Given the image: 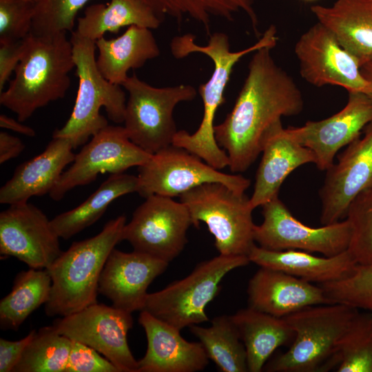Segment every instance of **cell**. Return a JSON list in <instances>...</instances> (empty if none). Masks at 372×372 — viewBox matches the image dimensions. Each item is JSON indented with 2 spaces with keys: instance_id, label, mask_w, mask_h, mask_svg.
<instances>
[{
  "instance_id": "6da1fadb",
  "label": "cell",
  "mask_w": 372,
  "mask_h": 372,
  "mask_svg": "<svg viewBox=\"0 0 372 372\" xmlns=\"http://www.w3.org/2000/svg\"><path fill=\"white\" fill-rule=\"evenodd\" d=\"M272 47L254 52L248 73L231 111L214 126L218 145L227 152L231 172H244L261 153L265 130L282 116L304 108L303 96L293 79L276 62Z\"/></svg>"
},
{
  "instance_id": "30bf717a",
  "label": "cell",
  "mask_w": 372,
  "mask_h": 372,
  "mask_svg": "<svg viewBox=\"0 0 372 372\" xmlns=\"http://www.w3.org/2000/svg\"><path fill=\"white\" fill-rule=\"evenodd\" d=\"M137 176V192L145 198L155 194L180 196L207 183H222L238 193H245L250 185L249 179L221 172L197 155L172 144L138 166Z\"/></svg>"
},
{
  "instance_id": "f35d334b",
  "label": "cell",
  "mask_w": 372,
  "mask_h": 372,
  "mask_svg": "<svg viewBox=\"0 0 372 372\" xmlns=\"http://www.w3.org/2000/svg\"><path fill=\"white\" fill-rule=\"evenodd\" d=\"M65 372H120L98 351L83 343L72 341Z\"/></svg>"
},
{
  "instance_id": "74e56055",
  "label": "cell",
  "mask_w": 372,
  "mask_h": 372,
  "mask_svg": "<svg viewBox=\"0 0 372 372\" xmlns=\"http://www.w3.org/2000/svg\"><path fill=\"white\" fill-rule=\"evenodd\" d=\"M34 1L0 0V41L24 39L32 30Z\"/></svg>"
},
{
  "instance_id": "ab89813d",
  "label": "cell",
  "mask_w": 372,
  "mask_h": 372,
  "mask_svg": "<svg viewBox=\"0 0 372 372\" xmlns=\"http://www.w3.org/2000/svg\"><path fill=\"white\" fill-rule=\"evenodd\" d=\"M24 50V39L0 41V93L19 63Z\"/></svg>"
},
{
  "instance_id": "3957f363",
  "label": "cell",
  "mask_w": 372,
  "mask_h": 372,
  "mask_svg": "<svg viewBox=\"0 0 372 372\" xmlns=\"http://www.w3.org/2000/svg\"><path fill=\"white\" fill-rule=\"evenodd\" d=\"M65 32L51 35L30 33L25 50L0 103L24 122L38 109L65 97L70 86L69 73L75 64L72 45Z\"/></svg>"
},
{
  "instance_id": "cb8c5ba5",
  "label": "cell",
  "mask_w": 372,
  "mask_h": 372,
  "mask_svg": "<svg viewBox=\"0 0 372 372\" xmlns=\"http://www.w3.org/2000/svg\"><path fill=\"white\" fill-rule=\"evenodd\" d=\"M311 10L360 67L372 61V0H336L331 6Z\"/></svg>"
},
{
  "instance_id": "1f68e13d",
  "label": "cell",
  "mask_w": 372,
  "mask_h": 372,
  "mask_svg": "<svg viewBox=\"0 0 372 372\" xmlns=\"http://www.w3.org/2000/svg\"><path fill=\"white\" fill-rule=\"evenodd\" d=\"M162 19L169 17L178 22L191 19L202 25L209 34L211 19L231 21L236 14H245L251 21L257 18L253 0H141Z\"/></svg>"
},
{
  "instance_id": "8fae6325",
  "label": "cell",
  "mask_w": 372,
  "mask_h": 372,
  "mask_svg": "<svg viewBox=\"0 0 372 372\" xmlns=\"http://www.w3.org/2000/svg\"><path fill=\"white\" fill-rule=\"evenodd\" d=\"M193 220L187 206L171 197L152 195L134 211L123 231L134 250L169 263L184 249Z\"/></svg>"
},
{
  "instance_id": "f1b7e54d",
  "label": "cell",
  "mask_w": 372,
  "mask_h": 372,
  "mask_svg": "<svg viewBox=\"0 0 372 372\" xmlns=\"http://www.w3.org/2000/svg\"><path fill=\"white\" fill-rule=\"evenodd\" d=\"M138 187V176L112 174L81 204L52 219V226L59 238L69 239L97 221L115 199L137 192Z\"/></svg>"
},
{
  "instance_id": "484cf974",
  "label": "cell",
  "mask_w": 372,
  "mask_h": 372,
  "mask_svg": "<svg viewBox=\"0 0 372 372\" xmlns=\"http://www.w3.org/2000/svg\"><path fill=\"white\" fill-rule=\"evenodd\" d=\"M151 30L132 25L116 38L107 39L103 37L96 41L99 52L96 65L107 81L122 86L130 70L140 68L160 55V48Z\"/></svg>"
},
{
  "instance_id": "d6a6232c",
  "label": "cell",
  "mask_w": 372,
  "mask_h": 372,
  "mask_svg": "<svg viewBox=\"0 0 372 372\" xmlns=\"http://www.w3.org/2000/svg\"><path fill=\"white\" fill-rule=\"evenodd\" d=\"M72 340L52 325L37 331L12 372H65Z\"/></svg>"
},
{
  "instance_id": "8d00e7d4",
  "label": "cell",
  "mask_w": 372,
  "mask_h": 372,
  "mask_svg": "<svg viewBox=\"0 0 372 372\" xmlns=\"http://www.w3.org/2000/svg\"><path fill=\"white\" fill-rule=\"evenodd\" d=\"M90 0H37L31 33L51 35L73 32L79 11Z\"/></svg>"
},
{
  "instance_id": "5bb4252c",
  "label": "cell",
  "mask_w": 372,
  "mask_h": 372,
  "mask_svg": "<svg viewBox=\"0 0 372 372\" xmlns=\"http://www.w3.org/2000/svg\"><path fill=\"white\" fill-rule=\"evenodd\" d=\"M151 155L131 141L124 126L108 125L75 154L49 195L59 201L74 187L94 181L99 174L123 173L143 165Z\"/></svg>"
},
{
  "instance_id": "4dcf8cb0",
  "label": "cell",
  "mask_w": 372,
  "mask_h": 372,
  "mask_svg": "<svg viewBox=\"0 0 372 372\" xmlns=\"http://www.w3.org/2000/svg\"><path fill=\"white\" fill-rule=\"evenodd\" d=\"M189 330L219 371H248L246 349L231 316L215 317L211 320V326L194 324L189 327Z\"/></svg>"
},
{
  "instance_id": "603a6c76",
  "label": "cell",
  "mask_w": 372,
  "mask_h": 372,
  "mask_svg": "<svg viewBox=\"0 0 372 372\" xmlns=\"http://www.w3.org/2000/svg\"><path fill=\"white\" fill-rule=\"evenodd\" d=\"M73 149L68 140L52 138L44 151L17 167L0 189V203H23L33 196L50 194L65 167L73 162L76 154Z\"/></svg>"
},
{
  "instance_id": "9a60e30c",
  "label": "cell",
  "mask_w": 372,
  "mask_h": 372,
  "mask_svg": "<svg viewBox=\"0 0 372 372\" xmlns=\"http://www.w3.org/2000/svg\"><path fill=\"white\" fill-rule=\"evenodd\" d=\"M294 52L301 76L312 85H332L349 92H369L371 86L357 59L320 23L317 22L300 36Z\"/></svg>"
},
{
  "instance_id": "60d3db41",
  "label": "cell",
  "mask_w": 372,
  "mask_h": 372,
  "mask_svg": "<svg viewBox=\"0 0 372 372\" xmlns=\"http://www.w3.org/2000/svg\"><path fill=\"white\" fill-rule=\"evenodd\" d=\"M36 331L32 330L25 337L16 341L0 339V372L12 371Z\"/></svg>"
},
{
  "instance_id": "4fadbf2b",
  "label": "cell",
  "mask_w": 372,
  "mask_h": 372,
  "mask_svg": "<svg viewBox=\"0 0 372 372\" xmlns=\"http://www.w3.org/2000/svg\"><path fill=\"white\" fill-rule=\"evenodd\" d=\"M52 325L59 333L103 354L120 372H138L127 339L133 326L132 313L96 302L56 319Z\"/></svg>"
},
{
  "instance_id": "277c9868",
  "label": "cell",
  "mask_w": 372,
  "mask_h": 372,
  "mask_svg": "<svg viewBox=\"0 0 372 372\" xmlns=\"http://www.w3.org/2000/svg\"><path fill=\"white\" fill-rule=\"evenodd\" d=\"M125 224L124 215L110 220L98 234L74 242L46 269L52 279L46 316H69L98 302L102 270L111 251L122 241Z\"/></svg>"
},
{
  "instance_id": "d6986e66",
  "label": "cell",
  "mask_w": 372,
  "mask_h": 372,
  "mask_svg": "<svg viewBox=\"0 0 372 372\" xmlns=\"http://www.w3.org/2000/svg\"><path fill=\"white\" fill-rule=\"evenodd\" d=\"M169 262L134 250L115 248L102 270L98 291L116 308L132 313L144 309L147 289L167 268Z\"/></svg>"
},
{
  "instance_id": "2e32d148",
  "label": "cell",
  "mask_w": 372,
  "mask_h": 372,
  "mask_svg": "<svg viewBox=\"0 0 372 372\" xmlns=\"http://www.w3.org/2000/svg\"><path fill=\"white\" fill-rule=\"evenodd\" d=\"M51 220L27 202L9 205L0 213V254L12 256L29 268L48 269L61 254Z\"/></svg>"
},
{
  "instance_id": "f6af8a7d",
  "label": "cell",
  "mask_w": 372,
  "mask_h": 372,
  "mask_svg": "<svg viewBox=\"0 0 372 372\" xmlns=\"http://www.w3.org/2000/svg\"><path fill=\"white\" fill-rule=\"evenodd\" d=\"M303 1H315V0H303Z\"/></svg>"
},
{
  "instance_id": "44dd1931",
  "label": "cell",
  "mask_w": 372,
  "mask_h": 372,
  "mask_svg": "<svg viewBox=\"0 0 372 372\" xmlns=\"http://www.w3.org/2000/svg\"><path fill=\"white\" fill-rule=\"evenodd\" d=\"M138 322L144 329L147 347L138 361V372H196L207 366L209 358L200 342L186 340L179 329L144 310Z\"/></svg>"
},
{
  "instance_id": "9c48e42d",
  "label": "cell",
  "mask_w": 372,
  "mask_h": 372,
  "mask_svg": "<svg viewBox=\"0 0 372 372\" xmlns=\"http://www.w3.org/2000/svg\"><path fill=\"white\" fill-rule=\"evenodd\" d=\"M122 86L128 92L123 123L131 141L150 154L172 145L178 131L174 110L196 96L195 87L185 84L156 87L134 74Z\"/></svg>"
},
{
  "instance_id": "52a82bcc",
  "label": "cell",
  "mask_w": 372,
  "mask_h": 372,
  "mask_svg": "<svg viewBox=\"0 0 372 372\" xmlns=\"http://www.w3.org/2000/svg\"><path fill=\"white\" fill-rule=\"evenodd\" d=\"M249 262L247 256L221 254L203 261L184 278L148 293L143 310L180 331L207 322L205 309L219 293L221 280Z\"/></svg>"
},
{
  "instance_id": "b9f144b4",
  "label": "cell",
  "mask_w": 372,
  "mask_h": 372,
  "mask_svg": "<svg viewBox=\"0 0 372 372\" xmlns=\"http://www.w3.org/2000/svg\"><path fill=\"white\" fill-rule=\"evenodd\" d=\"M24 149L25 145L20 138L4 131L0 132L1 164L15 158L22 153Z\"/></svg>"
},
{
  "instance_id": "ac0fdd59",
  "label": "cell",
  "mask_w": 372,
  "mask_h": 372,
  "mask_svg": "<svg viewBox=\"0 0 372 372\" xmlns=\"http://www.w3.org/2000/svg\"><path fill=\"white\" fill-rule=\"evenodd\" d=\"M371 121L372 99L364 92H351L346 105L340 112L289 129L301 145L314 153L317 167L326 171L333 164L338 152L359 138L361 131Z\"/></svg>"
},
{
  "instance_id": "ee69618b",
  "label": "cell",
  "mask_w": 372,
  "mask_h": 372,
  "mask_svg": "<svg viewBox=\"0 0 372 372\" xmlns=\"http://www.w3.org/2000/svg\"><path fill=\"white\" fill-rule=\"evenodd\" d=\"M360 70L371 86V90L367 94L372 99V61L361 65Z\"/></svg>"
},
{
  "instance_id": "e575fe53",
  "label": "cell",
  "mask_w": 372,
  "mask_h": 372,
  "mask_svg": "<svg viewBox=\"0 0 372 372\" xmlns=\"http://www.w3.org/2000/svg\"><path fill=\"white\" fill-rule=\"evenodd\" d=\"M345 218L351 227L348 251L357 264H372V186L351 201Z\"/></svg>"
},
{
  "instance_id": "f546056e",
  "label": "cell",
  "mask_w": 372,
  "mask_h": 372,
  "mask_svg": "<svg viewBox=\"0 0 372 372\" xmlns=\"http://www.w3.org/2000/svg\"><path fill=\"white\" fill-rule=\"evenodd\" d=\"M52 279L47 269L29 268L18 273L10 292L0 301V327L17 331L27 318L50 296Z\"/></svg>"
},
{
  "instance_id": "7bdbcfd3",
  "label": "cell",
  "mask_w": 372,
  "mask_h": 372,
  "mask_svg": "<svg viewBox=\"0 0 372 372\" xmlns=\"http://www.w3.org/2000/svg\"><path fill=\"white\" fill-rule=\"evenodd\" d=\"M0 127L29 137H34L36 135L33 128L3 114L0 115Z\"/></svg>"
},
{
  "instance_id": "7402d4cb",
  "label": "cell",
  "mask_w": 372,
  "mask_h": 372,
  "mask_svg": "<svg viewBox=\"0 0 372 372\" xmlns=\"http://www.w3.org/2000/svg\"><path fill=\"white\" fill-rule=\"evenodd\" d=\"M247 295L249 307L278 318L307 307L333 303L319 285L262 267L249 280Z\"/></svg>"
},
{
  "instance_id": "bcb514c9",
  "label": "cell",
  "mask_w": 372,
  "mask_h": 372,
  "mask_svg": "<svg viewBox=\"0 0 372 372\" xmlns=\"http://www.w3.org/2000/svg\"><path fill=\"white\" fill-rule=\"evenodd\" d=\"M30 1H36L37 0H30Z\"/></svg>"
},
{
  "instance_id": "836d02e7",
  "label": "cell",
  "mask_w": 372,
  "mask_h": 372,
  "mask_svg": "<svg viewBox=\"0 0 372 372\" xmlns=\"http://www.w3.org/2000/svg\"><path fill=\"white\" fill-rule=\"evenodd\" d=\"M338 372H372V311L358 312L334 359Z\"/></svg>"
},
{
  "instance_id": "7a4b0ae2",
  "label": "cell",
  "mask_w": 372,
  "mask_h": 372,
  "mask_svg": "<svg viewBox=\"0 0 372 372\" xmlns=\"http://www.w3.org/2000/svg\"><path fill=\"white\" fill-rule=\"evenodd\" d=\"M196 37L185 34L172 39V54L176 59H183L193 53H201L213 62L214 70L210 79L201 84L198 92L203 103L202 121L193 133L177 131L172 145L183 147L197 155L214 168L220 170L229 166V156L215 138L214 118L217 110L225 103L224 93L234 66L245 55L264 47L274 48L278 41L277 30L271 25L252 45L239 51H231L229 37L223 32L210 35L205 45L195 43Z\"/></svg>"
},
{
  "instance_id": "8992f818",
  "label": "cell",
  "mask_w": 372,
  "mask_h": 372,
  "mask_svg": "<svg viewBox=\"0 0 372 372\" xmlns=\"http://www.w3.org/2000/svg\"><path fill=\"white\" fill-rule=\"evenodd\" d=\"M71 33L70 40L79 79L77 95L70 116L62 127L54 131L52 138H65L76 149L108 125L107 120L100 114L102 107L110 120L123 123L127 100L121 85L110 82L99 70L96 41L76 31Z\"/></svg>"
},
{
  "instance_id": "7c38bea8",
  "label": "cell",
  "mask_w": 372,
  "mask_h": 372,
  "mask_svg": "<svg viewBox=\"0 0 372 372\" xmlns=\"http://www.w3.org/2000/svg\"><path fill=\"white\" fill-rule=\"evenodd\" d=\"M263 221L254 227V240L274 251L288 249L317 252L333 256L347 250L351 227L345 219L311 227L296 219L276 196L262 205Z\"/></svg>"
},
{
  "instance_id": "e0dca14e",
  "label": "cell",
  "mask_w": 372,
  "mask_h": 372,
  "mask_svg": "<svg viewBox=\"0 0 372 372\" xmlns=\"http://www.w3.org/2000/svg\"><path fill=\"white\" fill-rule=\"evenodd\" d=\"M326 171L319 192L322 225L344 218L351 201L372 186V121L364 127L363 137L349 144L338 163Z\"/></svg>"
},
{
  "instance_id": "ba28073f",
  "label": "cell",
  "mask_w": 372,
  "mask_h": 372,
  "mask_svg": "<svg viewBox=\"0 0 372 372\" xmlns=\"http://www.w3.org/2000/svg\"><path fill=\"white\" fill-rule=\"evenodd\" d=\"M194 226L205 223L224 256H247L255 245L250 198L219 183H207L181 194Z\"/></svg>"
},
{
  "instance_id": "d590c367",
  "label": "cell",
  "mask_w": 372,
  "mask_h": 372,
  "mask_svg": "<svg viewBox=\"0 0 372 372\" xmlns=\"http://www.w3.org/2000/svg\"><path fill=\"white\" fill-rule=\"evenodd\" d=\"M319 285L333 303L372 311V264H357L347 277Z\"/></svg>"
},
{
  "instance_id": "d4e9b609",
  "label": "cell",
  "mask_w": 372,
  "mask_h": 372,
  "mask_svg": "<svg viewBox=\"0 0 372 372\" xmlns=\"http://www.w3.org/2000/svg\"><path fill=\"white\" fill-rule=\"evenodd\" d=\"M248 258L260 267L277 269L319 285L347 277L357 265L348 250L333 256L320 257L305 251H274L254 245Z\"/></svg>"
},
{
  "instance_id": "83f0119b",
  "label": "cell",
  "mask_w": 372,
  "mask_h": 372,
  "mask_svg": "<svg viewBox=\"0 0 372 372\" xmlns=\"http://www.w3.org/2000/svg\"><path fill=\"white\" fill-rule=\"evenodd\" d=\"M161 21L141 0H110L106 5L96 3L87 7L83 16L77 19L76 32L96 41L105 32L116 34L126 26L156 29Z\"/></svg>"
},
{
  "instance_id": "4316f807",
  "label": "cell",
  "mask_w": 372,
  "mask_h": 372,
  "mask_svg": "<svg viewBox=\"0 0 372 372\" xmlns=\"http://www.w3.org/2000/svg\"><path fill=\"white\" fill-rule=\"evenodd\" d=\"M247 353L248 371L260 372L278 347L293 340L294 333L284 318L251 307L231 316Z\"/></svg>"
},
{
  "instance_id": "ffe728a7",
  "label": "cell",
  "mask_w": 372,
  "mask_h": 372,
  "mask_svg": "<svg viewBox=\"0 0 372 372\" xmlns=\"http://www.w3.org/2000/svg\"><path fill=\"white\" fill-rule=\"evenodd\" d=\"M260 147L262 156L250 198L254 209L278 196L282 183L294 169L316 161L314 153L301 145L289 127H282L281 119L265 130Z\"/></svg>"
},
{
  "instance_id": "5b68a950",
  "label": "cell",
  "mask_w": 372,
  "mask_h": 372,
  "mask_svg": "<svg viewBox=\"0 0 372 372\" xmlns=\"http://www.w3.org/2000/svg\"><path fill=\"white\" fill-rule=\"evenodd\" d=\"M358 309L342 303L313 305L284 317L293 331L290 347L264 369L271 372H316L334 367L340 342Z\"/></svg>"
}]
</instances>
